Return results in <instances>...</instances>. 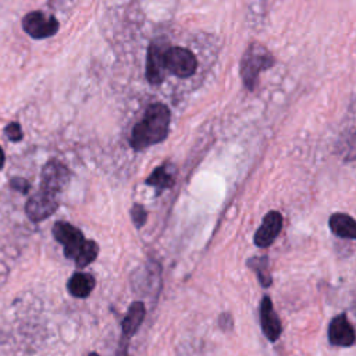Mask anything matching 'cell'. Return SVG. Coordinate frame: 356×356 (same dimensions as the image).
Masks as SVG:
<instances>
[{
  "label": "cell",
  "mask_w": 356,
  "mask_h": 356,
  "mask_svg": "<svg viewBox=\"0 0 356 356\" xmlns=\"http://www.w3.org/2000/svg\"><path fill=\"white\" fill-rule=\"evenodd\" d=\"M170 110L163 103L150 104L143 118L132 128L129 145L135 150H143L149 146L163 142L168 135Z\"/></svg>",
  "instance_id": "cell-1"
},
{
  "label": "cell",
  "mask_w": 356,
  "mask_h": 356,
  "mask_svg": "<svg viewBox=\"0 0 356 356\" xmlns=\"http://www.w3.org/2000/svg\"><path fill=\"white\" fill-rule=\"evenodd\" d=\"M275 64V60L270 50L259 42H253L245 50L241 60V76L243 85L253 90L259 81V74Z\"/></svg>",
  "instance_id": "cell-2"
},
{
  "label": "cell",
  "mask_w": 356,
  "mask_h": 356,
  "mask_svg": "<svg viewBox=\"0 0 356 356\" xmlns=\"http://www.w3.org/2000/svg\"><path fill=\"white\" fill-rule=\"evenodd\" d=\"M164 65L171 74L188 78L196 71L197 61L195 54L185 47H168L164 51Z\"/></svg>",
  "instance_id": "cell-3"
},
{
  "label": "cell",
  "mask_w": 356,
  "mask_h": 356,
  "mask_svg": "<svg viewBox=\"0 0 356 356\" xmlns=\"http://www.w3.org/2000/svg\"><path fill=\"white\" fill-rule=\"evenodd\" d=\"M53 236L64 246V254L68 259L75 260L83 248L86 239L81 229L65 221H57L53 225Z\"/></svg>",
  "instance_id": "cell-4"
},
{
  "label": "cell",
  "mask_w": 356,
  "mask_h": 356,
  "mask_svg": "<svg viewBox=\"0 0 356 356\" xmlns=\"http://www.w3.org/2000/svg\"><path fill=\"white\" fill-rule=\"evenodd\" d=\"M58 21L42 11H31L22 18V28L33 39H44L57 33Z\"/></svg>",
  "instance_id": "cell-5"
},
{
  "label": "cell",
  "mask_w": 356,
  "mask_h": 356,
  "mask_svg": "<svg viewBox=\"0 0 356 356\" xmlns=\"http://www.w3.org/2000/svg\"><path fill=\"white\" fill-rule=\"evenodd\" d=\"M57 207H58L57 195L39 189L35 195H32L28 199L25 204V213L31 221L39 222L50 217L57 210Z\"/></svg>",
  "instance_id": "cell-6"
},
{
  "label": "cell",
  "mask_w": 356,
  "mask_h": 356,
  "mask_svg": "<svg viewBox=\"0 0 356 356\" xmlns=\"http://www.w3.org/2000/svg\"><path fill=\"white\" fill-rule=\"evenodd\" d=\"M70 170L58 160H49L42 168L40 189L58 196L70 181Z\"/></svg>",
  "instance_id": "cell-7"
},
{
  "label": "cell",
  "mask_w": 356,
  "mask_h": 356,
  "mask_svg": "<svg viewBox=\"0 0 356 356\" xmlns=\"http://www.w3.org/2000/svg\"><path fill=\"white\" fill-rule=\"evenodd\" d=\"M281 229H282V216L280 211L271 210L264 216L263 222L256 231L253 241L259 248H268L277 239Z\"/></svg>",
  "instance_id": "cell-8"
},
{
  "label": "cell",
  "mask_w": 356,
  "mask_h": 356,
  "mask_svg": "<svg viewBox=\"0 0 356 356\" xmlns=\"http://www.w3.org/2000/svg\"><path fill=\"white\" fill-rule=\"evenodd\" d=\"M328 339L335 346H352L355 343V330L345 313L335 316L328 327Z\"/></svg>",
  "instance_id": "cell-9"
},
{
  "label": "cell",
  "mask_w": 356,
  "mask_h": 356,
  "mask_svg": "<svg viewBox=\"0 0 356 356\" xmlns=\"http://www.w3.org/2000/svg\"><path fill=\"white\" fill-rule=\"evenodd\" d=\"M260 325L266 338L271 342H275L282 332V325L278 314L274 312L273 302L268 295L263 296L260 303Z\"/></svg>",
  "instance_id": "cell-10"
},
{
  "label": "cell",
  "mask_w": 356,
  "mask_h": 356,
  "mask_svg": "<svg viewBox=\"0 0 356 356\" xmlns=\"http://www.w3.org/2000/svg\"><path fill=\"white\" fill-rule=\"evenodd\" d=\"M164 51L159 43L153 42L147 50L146 61V78L152 85H159L164 79Z\"/></svg>",
  "instance_id": "cell-11"
},
{
  "label": "cell",
  "mask_w": 356,
  "mask_h": 356,
  "mask_svg": "<svg viewBox=\"0 0 356 356\" xmlns=\"http://www.w3.org/2000/svg\"><path fill=\"white\" fill-rule=\"evenodd\" d=\"M145 305L142 302H134L131 303V306L128 307V312L125 313L122 323H121V330H122V338L124 341H128V338H131L138 328L140 327L143 318H145Z\"/></svg>",
  "instance_id": "cell-12"
},
{
  "label": "cell",
  "mask_w": 356,
  "mask_h": 356,
  "mask_svg": "<svg viewBox=\"0 0 356 356\" xmlns=\"http://www.w3.org/2000/svg\"><path fill=\"white\" fill-rule=\"evenodd\" d=\"M95 285H96V281H95L92 274H88V273H74L71 275V278L68 280L67 288H68V292L74 298L85 299V298H88L92 293Z\"/></svg>",
  "instance_id": "cell-13"
},
{
  "label": "cell",
  "mask_w": 356,
  "mask_h": 356,
  "mask_svg": "<svg viewBox=\"0 0 356 356\" xmlns=\"http://www.w3.org/2000/svg\"><path fill=\"white\" fill-rule=\"evenodd\" d=\"M330 229L339 238L355 239L356 238V222L345 213H335L330 217Z\"/></svg>",
  "instance_id": "cell-14"
},
{
  "label": "cell",
  "mask_w": 356,
  "mask_h": 356,
  "mask_svg": "<svg viewBox=\"0 0 356 356\" xmlns=\"http://www.w3.org/2000/svg\"><path fill=\"white\" fill-rule=\"evenodd\" d=\"M147 185L157 188L159 192H161L163 189H167L170 186H172L174 184V175L170 171V164H163L160 167H157L145 181Z\"/></svg>",
  "instance_id": "cell-15"
},
{
  "label": "cell",
  "mask_w": 356,
  "mask_h": 356,
  "mask_svg": "<svg viewBox=\"0 0 356 356\" xmlns=\"http://www.w3.org/2000/svg\"><path fill=\"white\" fill-rule=\"evenodd\" d=\"M248 266H249V268H252L256 273L261 286L267 288L271 285L273 281H271V275L268 271V257L267 256L252 257L248 260Z\"/></svg>",
  "instance_id": "cell-16"
},
{
  "label": "cell",
  "mask_w": 356,
  "mask_h": 356,
  "mask_svg": "<svg viewBox=\"0 0 356 356\" xmlns=\"http://www.w3.org/2000/svg\"><path fill=\"white\" fill-rule=\"evenodd\" d=\"M97 253H99V246H97V243H96L95 241H88V239H86L83 248L81 249L79 254H78L76 259H75L76 267H79V268L86 267L88 264H90V263L97 257Z\"/></svg>",
  "instance_id": "cell-17"
},
{
  "label": "cell",
  "mask_w": 356,
  "mask_h": 356,
  "mask_svg": "<svg viewBox=\"0 0 356 356\" xmlns=\"http://www.w3.org/2000/svg\"><path fill=\"white\" fill-rule=\"evenodd\" d=\"M131 217H132V222L135 224V227L140 228L146 222L147 213H146V210H145V207L142 204L136 203L131 209Z\"/></svg>",
  "instance_id": "cell-18"
},
{
  "label": "cell",
  "mask_w": 356,
  "mask_h": 356,
  "mask_svg": "<svg viewBox=\"0 0 356 356\" xmlns=\"http://www.w3.org/2000/svg\"><path fill=\"white\" fill-rule=\"evenodd\" d=\"M4 134L7 135V138L11 140V142H19L24 136L22 134V129H21V125L18 122H10L6 128H4Z\"/></svg>",
  "instance_id": "cell-19"
},
{
  "label": "cell",
  "mask_w": 356,
  "mask_h": 356,
  "mask_svg": "<svg viewBox=\"0 0 356 356\" xmlns=\"http://www.w3.org/2000/svg\"><path fill=\"white\" fill-rule=\"evenodd\" d=\"M10 186H11L14 191H18V192H21V193H28V191H29V188H31L29 182H28L26 179H24V178H19V177L11 178Z\"/></svg>",
  "instance_id": "cell-20"
},
{
  "label": "cell",
  "mask_w": 356,
  "mask_h": 356,
  "mask_svg": "<svg viewBox=\"0 0 356 356\" xmlns=\"http://www.w3.org/2000/svg\"><path fill=\"white\" fill-rule=\"evenodd\" d=\"M220 327L224 330H231L232 328V317L228 313H224L220 316Z\"/></svg>",
  "instance_id": "cell-21"
},
{
  "label": "cell",
  "mask_w": 356,
  "mask_h": 356,
  "mask_svg": "<svg viewBox=\"0 0 356 356\" xmlns=\"http://www.w3.org/2000/svg\"><path fill=\"white\" fill-rule=\"evenodd\" d=\"M4 161H6V156H4V152H3V149H1V146H0V170H1L3 165H4Z\"/></svg>",
  "instance_id": "cell-22"
},
{
  "label": "cell",
  "mask_w": 356,
  "mask_h": 356,
  "mask_svg": "<svg viewBox=\"0 0 356 356\" xmlns=\"http://www.w3.org/2000/svg\"><path fill=\"white\" fill-rule=\"evenodd\" d=\"M89 356H99V355H97V353H90Z\"/></svg>",
  "instance_id": "cell-23"
}]
</instances>
